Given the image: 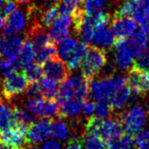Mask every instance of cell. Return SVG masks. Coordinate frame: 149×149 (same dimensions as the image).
I'll list each match as a JSON object with an SVG mask.
<instances>
[{
    "label": "cell",
    "instance_id": "1",
    "mask_svg": "<svg viewBox=\"0 0 149 149\" xmlns=\"http://www.w3.org/2000/svg\"><path fill=\"white\" fill-rule=\"evenodd\" d=\"M126 78L122 76H108L100 80L88 81V94L96 102H108L118 89L126 85Z\"/></svg>",
    "mask_w": 149,
    "mask_h": 149
},
{
    "label": "cell",
    "instance_id": "2",
    "mask_svg": "<svg viewBox=\"0 0 149 149\" xmlns=\"http://www.w3.org/2000/svg\"><path fill=\"white\" fill-rule=\"evenodd\" d=\"M88 96V81L81 77V76H73L67 78L62 82L58 93L56 101L58 104H62L72 98L82 100L86 102Z\"/></svg>",
    "mask_w": 149,
    "mask_h": 149
},
{
    "label": "cell",
    "instance_id": "3",
    "mask_svg": "<svg viewBox=\"0 0 149 149\" xmlns=\"http://www.w3.org/2000/svg\"><path fill=\"white\" fill-rule=\"evenodd\" d=\"M86 133L95 134L102 139L111 141L123 135V128L117 119H98L89 117L86 125Z\"/></svg>",
    "mask_w": 149,
    "mask_h": 149
},
{
    "label": "cell",
    "instance_id": "4",
    "mask_svg": "<svg viewBox=\"0 0 149 149\" xmlns=\"http://www.w3.org/2000/svg\"><path fill=\"white\" fill-rule=\"evenodd\" d=\"M146 110L140 104L133 105L119 116L122 128L127 135L134 136L141 130L146 122Z\"/></svg>",
    "mask_w": 149,
    "mask_h": 149
},
{
    "label": "cell",
    "instance_id": "5",
    "mask_svg": "<svg viewBox=\"0 0 149 149\" xmlns=\"http://www.w3.org/2000/svg\"><path fill=\"white\" fill-rule=\"evenodd\" d=\"M107 56L105 50L99 47H89L88 52L81 64L83 77L86 81L94 78L107 65Z\"/></svg>",
    "mask_w": 149,
    "mask_h": 149
},
{
    "label": "cell",
    "instance_id": "6",
    "mask_svg": "<svg viewBox=\"0 0 149 149\" xmlns=\"http://www.w3.org/2000/svg\"><path fill=\"white\" fill-rule=\"evenodd\" d=\"M27 107L31 114L41 117L43 119H53L59 112V104L56 99H45L36 98L29 99Z\"/></svg>",
    "mask_w": 149,
    "mask_h": 149
},
{
    "label": "cell",
    "instance_id": "7",
    "mask_svg": "<svg viewBox=\"0 0 149 149\" xmlns=\"http://www.w3.org/2000/svg\"><path fill=\"white\" fill-rule=\"evenodd\" d=\"M28 80L23 73L13 72L5 75L2 83V94L7 99H10L14 96L23 93L27 89Z\"/></svg>",
    "mask_w": 149,
    "mask_h": 149
},
{
    "label": "cell",
    "instance_id": "8",
    "mask_svg": "<svg viewBox=\"0 0 149 149\" xmlns=\"http://www.w3.org/2000/svg\"><path fill=\"white\" fill-rule=\"evenodd\" d=\"M129 88L135 95H144L149 92V71L131 68L126 78Z\"/></svg>",
    "mask_w": 149,
    "mask_h": 149
},
{
    "label": "cell",
    "instance_id": "9",
    "mask_svg": "<svg viewBox=\"0 0 149 149\" xmlns=\"http://www.w3.org/2000/svg\"><path fill=\"white\" fill-rule=\"evenodd\" d=\"M50 123L52 122L49 119H42L36 123H31L28 127L26 132V143L30 144H36L48 139L52 135Z\"/></svg>",
    "mask_w": 149,
    "mask_h": 149
},
{
    "label": "cell",
    "instance_id": "10",
    "mask_svg": "<svg viewBox=\"0 0 149 149\" xmlns=\"http://www.w3.org/2000/svg\"><path fill=\"white\" fill-rule=\"evenodd\" d=\"M125 39V45L131 52L133 57H138L147 48L148 37L146 31V23L141 25L140 29H136L133 33Z\"/></svg>",
    "mask_w": 149,
    "mask_h": 149
},
{
    "label": "cell",
    "instance_id": "11",
    "mask_svg": "<svg viewBox=\"0 0 149 149\" xmlns=\"http://www.w3.org/2000/svg\"><path fill=\"white\" fill-rule=\"evenodd\" d=\"M72 25V17L68 14H61L57 16L50 25L49 31V38L52 43H59L61 40L67 38L70 34Z\"/></svg>",
    "mask_w": 149,
    "mask_h": 149
},
{
    "label": "cell",
    "instance_id": "12",
    "mask_svg": "<svg viewBox=\"0 0 149 149\" xmlns=\"http://www.w3.org/2000/svg\"><path fill=\"white\" fill-rule=\"evenodd\" d=\"M44 74L49 79L56 82H63L68 76V68L67 65L58 57H53L42 65Z\"/></svg>",
    "mask_w": 149,
    "mask_h": 149
},
{
    "label": "cell",
    "instance_id": "13",
    "mask_svg": "<svg viewBox=\"0 0 149 149\" xmlns=\"http://www.w3.org/2000/svg\"><path fill=\"white\" fill-rule=\"evenodd\" d=\"M28 127L14 125L10 128L0 132V141L5 143L14 148L21 147L26 141V132Z\"/></svg>",
    "mask_w": 149,
    "mask_h": 149
},
{
    "label": "cell",
    "instance_id": "14",
    "mask_svg": "<svg viewBox=\"0 0 149 149\" xmlns=\"http://www.w3.org/2000/svg\"><path fill=\"white\" fill-rule=\"evenodd\" d=\"M136 29V22L128 17H113L111 20V31L116 40L129 37Z\"/></svg>",
    "mask_w": 149,
    "mask_h": 149
},
{
    "label": "cell",
    "instance_id": "15",
    "mask_svg": "<svg viewBox=\"0 0 149 149\" xmlns=\"http://www.w3.org/2000/svg\"><path fill=\"white\" fill-rule=\"evenodd\" d=\"M22 44L23 40L19 36H2L0 37V56L5 57L6 59L17 57Z\"/></svg>",
    "mask_w": 149,
    "mask_h": 149
},
{
    "label": "cell",
    "instance_id": "16",
    "mask_svg": "<svg viewBox=\"0 0 149 149\" xmlns=\"http://www.w3.org/2000/svg\"><path fill=\"white\" fill-rule=\"evenodd\" d=\"M114 63L121 70H127L133 65V56L125 45V39L116 40L114 42Z\"/></svg>",
    "mask_w": 149,
    "mask_h": 149
},
{
    "label": "cell",
    "instance_id": "17",
    "mask_svg": "<svg viewBox=\"0 0 149 149\" xmlns=\"http://www.w3.org/2000/svg\"><path fill=\"white\" fill-rule=\"evenodd\" d=\"M27 17L25 13L20 10H16L10 14L8 21L6 22L5 27L3 28V33L6 36L13 35L22 31L26 26Z\"/></svg>",
    "mask_w": 149,
    "mask_h": 149
},
{
    "label": "cell",
    "instance_id": "18",
    "mask_svg": "<svg viewBox=\"0 0 149 149\" xmlns=\"http://www.w3.org/2000/svg\"><path fill=\"white\" fill-rule=\"evenodd\" d=\"M84 102L82 100L72 98L64 103L59 104V112L58 115L61 118H73L78 116L80 112L82 111Z\"/></svg>",
    "mask_w": 149,
    "mask_h": 149
},
{
    "label": "cell",
    "instance_id": "19",
    "mask_svg": "<svg viewBox=\"0 0 149 149\" xmlns=\"http://www.w3.org/2000/svg\"><path fill=\"white\" fill-rule=\"evenodd\" d=\"M92 41L94 42V44L103 49L111 48L115 42L112 31L107 28V25L96 29L94 31Z\"/></svg>",
    "mask_w": 149,
    "mask_h": 149
},
{
    "label": "cell",
    "instance_id": "20",
    "mask_svg": "<svg viewBox=\"0 0 149 149\" xmlns=\"http://www.w3.org/2000/svg\"><path fill=\"white\" fill-rule=\"evenodd\" d=\"M89 47L86 45V43H80L77 44L73 52L68 57L67 60V67L68 70H75L81 66L84 58L86 57V53L88 52Z\"/></svg>",
    "mask_w": 149,
    "mask_h": 149
},
{
    "label": "cell",
    "instance_id": "21",
    "mask_svg": "<svg viewBox=\"0 0 149 149\" xmlns=\"http://www.w3.org/2000/svg\"><path fill=\"white\" fill-rule=\"evenodd\" d=\"M28 36V39H30L32 42V44L35 46L36 49L41 48L42 46L48 44L49 42H52L49 33H47L46 31L44 30V27L41 26L40 24H35L31 29Z\"/></svg>",
    "mask_w": 149,
    "mask_h": 149
},
{
    "label": "cell",
    "instance_id": "22",
    "mask_svg": "<svg viewBox=\"0 0 149 149\" xmlns=\"http://www.w3.org/2000/svg\"><path fill=\"white\" fill-rule=\"evenodd\" d=\"M132 96V91L126 85L118 89L109 99V105L112 109H120L127 104Z\"/></svg>",
    "mask_w": 149,
    "mask_h": 149
},
{
    "label": "cell",
    "instance_id": "23",
    "mask_svg": "<svg viewBox=\"0 0 149 149\" xmlns=\"http://www.w3.org/2000/svg\"><path fill=\"white\" fill-rule=\"evenodd\" d=\"M36 56V48L30 39H26L23 42L21 49L18 54V61L21 67H26L32 63Z\"/></svg>",
    "mask_w": 149,
    "mask_h": 149
},
{
    "label": "cell",
    "instance_id": "24",
    "mask_svg": "<svg viewBox=\"0 0 149 149\" xmlns=\"http://www.w3.org/2000/svg\"><path fill=\"white\" fill-rule=\"evenodd\" d=\"M41 95L45 99H56L58 88L57 82L49 78H41L38 83Z\"/></svg>",
    "mask_w": 149,
    "mask_h": 149
},
{
    "label": "cell",
    "instance_id": "25",
    "mask_svg": "<svg viewBox=\"0 0 149 149\" xmlns=\"http://www.w3.org/2000/svg\"><path fill=\"white\" fill-rule=\"evenodd\" d=\"M76 46H77V41L74 38L67 37L59 42L57 48V56L62 61L68 60V57L73 52Z\"/></svg>",
    "mask_w": 149,
    "mask_h": 149
},
{
    "label": "cell",
    "instance_id": "26",
    "mask_svg": "<svg viewBox=\"0 0 149 149\" xmlns=\"http://www.w3.org/2000/svg\"><path fill=\"white\" fill-rule=\"evenodd\" d=\"M57 54V48L54 45V43L49 42L48 44L42 46L41 48L36 49V56L35 59L37 60V63L43 65L48 60L55 57Z\"/></svg>",
    "mask_w": 149,
    "mask_h": 149
},
{
    "label": "cell",
    "instance_id": "27",
    "mask_svg": "<svg viewBox=\"0 0 149 149\" xmlns=\"http://www.w3.org/2000/svg\"><path fill=\"white\" fill-rule=\"evenodd\" d=\"M15 125L13 109L9 105L0 103V132Z\"/></svg>",
    "mask_w": 149,
    "mask_h": 149
},
{
    "label": "cell",
    "instance_id": "28",
    "mask_svg": "<svg viewBox=\"0 0 149 149\" xmlns=\"http://www.w3.org/2000/svg\"><path fill=\"white\" fill-rule=\"evenodd\" d=\"M14 122L16 125L29 127L34 123V116L24 107H14L13 109Z\"/></svg>",
    "mask_w": 149,
    "mask_h": 149
},
{
    "label": "cell",
    "instance_id": "29",
    "mask_svg": "<svg viewBox=\"0 0 149 149\" xmlns=\"http://www.w3.org/2000/svg\"><path fill=\"white\" fill-rule=\"evenodd\" d=\"M134 140L130 135H121L120 137L108 141L107 149H132Z\"/></svg>",
    "mask_w": 149,
    "mask_h": 149
},
{
    "label": "cell",
    "instance_id": "30",
    "mask_svg": "<svg viewBox=\"0 0 149 149\" xmlns=\"http://www.w3.org/2000/svg\"><path fill=\"white\" fill-rule=\"evenodd\" d=\"M22 73L28 80V82L33 83L37 82L40 79L42 78L44 71H43V67L42 65H40L38 63L36 64H30L28 66L24 67V70Z\"/></svg>",
    "mask_w": 149,
    "mask_h": 149
},
{
    "label": "cell",
    "instance_id": "31",
    "mask_svg": "<svg viewBox=\"0 0 149 149\" xmlns=\"http://www.w3.org/2000/svg\"><path fill=\"white\" fill-rule=\"evenodd\" d=\"M141 4V2H138L136 0H125L116 10L114 17H129L133 15L135 10Z\"/></svg>",
    "mask_w": 149,
    "mask_h": 149
},
{
    "label": "cell",
    "instance_id": "32",
    "mask_svg": "<svg viewBox=\"0 0 149 149\" xmlns=\"http://www.w3.org/2000/svg\"><path fill=\"white\" fill-rule=\"evenodd\" d=\"M50 130H52V135L59 141L67 140L68 135H70V130H68L67 123L60 121V120L52 122Z\"/></svg>",
    "mask_w": 149,
    "mask_h": 149
},
{
    "label": "cell",
    "instance_id": "33",
    "mask_svg": "<svg viewBox=\"0 0 149 149\" xmlns=\"http://www.w3.org/2000/svg\"><path fill=\"white\" fill-rule=\"evenodd\" d=\"M82 141L85 149H107V143L104 140L95 134L86 133Z\"/></svg>",
    "mask_w": 149,
    "mask_h": 149
},
{
    "label": "cell",
    "instance_id": "34",
    "mask_svg": "<svg viewBox=\"0 0 149 149\" xmlns=\"http://www.w3.org/2000/svg\"><path fill=\"white\" fill-rule=\"evenodd\" d=\"M132 16L138 24L143 25L147 23L149 20V0H143Z\"/></svg>",
    "mask_w": 149,
    "mask_h": 149
},
{
    "label": "cell",
    "instance_id": "35",
    "mask_svg": "<svg viewBox=\"0 0 149 149\" xmlns=\"http://www.w3.org/2000/svg\"><path fill=\"white\" fill-rule=\"evenodd\" d=\"M107 4V0H85L83 5L86 15H90L100 10H103Z\"/></svg>",
    "mask_w": 149,
    "mask_h": 149
},
{
    "label": "cell",
    "instance_id": "36",
    "mask_svg": "<svg viewBox=\"0 0 149 149\" xmlns=\"http://www.w3.org/2000/svg\"><path fill=\"white\" fill-rule=\"evenodd\" d=\"M58 13H59V2H56L52 6H49V8L43 13V15L41 16V24L40 25L43 27L50 26L57 17Z\"/></svg>",
    "mask_w": 149,
    "mask_h": 149
},
{
    "label": "cell",
    "instance_id": "37",
    "mask_svg": "<svg viewBox=\"0 0 149 149\" xmlns=\"http://www.w3.org/2000/svg\"><path fill=\"white\" fill-rule=\"evenodd\" d=\"M82 0H62L59 3V13L61 14L72 15L76 10L81 8Z\"/></svg>",
    "mask_w": 149,
    "mask_h": 149
},
{
    "label": "cell",
    "instance_id": "38",
    "mask_svg": "<svg viewBox=\"0 0 149 149\" xmlns=\"http://www.w3.org/2000/svg\"><path fill=\"white\" fill-rule=\"evenodd\" d=\"M111 109L112 108L107 102H97L94 104V117L98 119H104L109 115Z\"/></svg>",
    "mask_w": 149,
    "mask_h": 149
},
{
    "label": "cell",
    "instance_id": "39",
    "mask_svg": "<svg viewBox=\"0 0 149 149\" xmlns=\"http://www.w3.org/2000/svg\"><path fill=\"white\" fill-rule=\"evenodd\" d=\"M132 67L141 70L149 71V49H145L137 57V60L133 63Z\"/></svg>",
    "mask_w": 149,
    "mask_h": 149
},
{
    "label": "cell",
    "instance_id": "40",
    "mask_svg": "<svg viewBox=\"0 0 149 149\" xmlns=\"http://www.w3.org/2000/svg\"><path fill=\"white\" fill-rule=\"evenodd\" d=\"M21 68V65L18 61L17 57L7 59V61L4 63V68H3V73L4 75H8L13 72H16Z\"/></svg>",
    "mask_w": 149,
    "mask_h": 149
},
{
    "label": "cell",
    "instance_id": "41",
    "mask_svg": "<svg viewBox=\"0 0 149 149\" xmlns=\"http://www.w3.org/2000/svg\"><path fill=\"white\" fill-rule=\"evenodd\" d=\"M135 138H134V143H135L138 146H143V145L149 144V128L140 130L137 134H135Z\"/></svg>",
    "mask_w": 149,
    "mask_h": 149
},
{
    "label": "cell",
    "instance_id": "42",
    "mask_svg": "<svg viewBox=\"0 0 149 149\" xmlns=\"http://www.w3.org/2000/svg\"><path fill=\"white\" fill-rule=\"evenodd\" d=\"M27 94L31 99H36V98H42L41 91L37 82L31 83V85L27 88Z\"/></svg>",
    "mask_w": 149,
    "mask_h": 149
},
{
    "label": "cell",
    "instance_id": "43",
    "mask_svg": "<svg viewBox=\"0 0 149 149\" xmlns=\"http://www.w3.org/2000/svg\"><path fill=\"white\" fill-rule=\"evenodd\" d=\"M15 8H16V3L14 0H6L4 4L1 6V12L0 13L4 14L5 16H8L13 12L15 10Z\"/></svg>",
    "mask_w": 149,
    "mask_h": 149
},
{
    "label": "cell",
    "instance_id": "44",
    "mask_svg": "<svg viewBox=\"0 0 149 149\" xmlns=\"http://www.w3.org/2000/svg\"><path fill=\"white\" fill-rule=\"evenodd\" d=\"M65 149H84L83 141L80 138H72V139L68 141Z\"/></svg>",
    "mask_w": 149,
    "mask_h": 149
},
{
    "label": "cell",
    "instance_id": "45",
    "mask_svg": "<svg viewBox=\"0 0 149 149\" xmlns=\"http://www.w3.org/2000/svg\"><path fill=\"white\" fill-rule=\"evenodd\" d=\"M82 110L84 112V115L86 117H90L93 114V110H94V104L92 102H86V104H84Z\"/></svg>",
    "mask_w": 149,
    "mask_h": 149
},
{
    "label": "cell",
    "instance_id": "46",
    "mask_svg": "<svg viewBox=\"0 0 149 149\" xmlns=\"http://www.w3.org/2000/svg\"><path fill=\"white\" fill-rule=\"evenodd\" d=\"M42 149H61V146L56 141L50 140V141H46V143L43 144Z\"/></svg>",
    "mask_w": 149,
    "mask_h": 149
},
{
    "label": "cell",
    "instance_id": "47",
    "mask_svg": "<svg viewBox=\"0 0 149 149\" xmlns=\"http://www.w3.org/2000/svg\"><path fill=\"white\" fill-rule=\"evenodd\" d=\"M6 22H7V16H5L4 14L0 13V31L5 27Z\"/></svg>",
    "mask_w": 149,
    "mask_h": 149
},
{
    "label": "cell",
    "instance_id": "48",
    "mask_svg": "<svg viewBox=\"0 0 149 149\" xmlns=\"http://www.w3.org/2000/svg\"><path fill=\"white\" fill-rule=\"evenodd\" d=\"M0 149H14V147L10 146V145L7 144L5 143H2V141H0Z\"/></svg>",
    "mask_w": 149,
    "mask_h": 149
},
{
    "label": "cell",
    "instance_id": "49",
    "mask_svg": "<svg viewBox=\"0 0 149 149\" xmlns=\"http://www.w3.org/2000/svg\"><path fill=\"white\" fill-rule=\"evenodd\" d=\"M4 60L2 59V57L0 56V72L3 71V68H4Z\"/></svg>",
    "mask_w": 149,
    "mask_h": 149
},
{
    "label": "cell",
    "instance_id": "50",
    "mask_svg": "<svg viewBox=\"0 0 149 149\" xmlns=\"http://www.w3.org/2000/svg\"><path fill=\"white\" fill-rule=\"evenodd\" d=\"M137 149H149V144L148 145H143V146H138Z\"/></svg>",
    "mask_w": 149,
    "mask_h": 149
},
{
    "label": "cell",
    "instance_id": "51",
    "mask_svg": "<svg viewBox=\"0 0 149 149\" xmlns=\"http://www.w3.org/2000/svg\"><path fill=\"white\" fill-rule=\"evenodd\" d=\"M24 149H38L36 146H34L33 144L32 145H30V146H28V147H26V148H24Z\"/></svg>",
    "mask_w": 149,
    "mask_h": 149
},
{
    "label": "cell",
    "instance_id": "52",
    "mask_svg": "<svg viewBox=\"0 0 149 149\" xmlns=\"http://www.w3.org/2000/svg\"><path fill=\"white\" fill-rule=\"evenodd\" d=\"M6 1V0H0V7H1L3 4H4V2Z\"/></svg>",
    "mask_w": 149,
    "mask_h": 149
},
{
    "label": "cell",
    "instance_id": "53",
    "mask_svg": "<svg viewBox=\"0 0 149 149\" xmlns=\"http://www.w3.org/2000/svg\"><path fill=\"white\" fill-rule=\"evenodd\" d=\"M146 31H147V33H149V24L146 23Z\"/></svg>",
    "mask_w": 149,
    "mask_h": 149
},
{
    "label": "cell",
    "instance_id": "54",
    "mask_svg": "<svg viewBox=\"0 0 149 149\" xmlns=\"http://www.w3.org/2000/svg\"><path fill=\"white\" fill-rule=\"evenodd\" d=\"M14 149H24V148H22V147H16V148H14Z\"/></svg>",
    "mask_w": 149,
    "mask_h": 149
}]
</instances>
